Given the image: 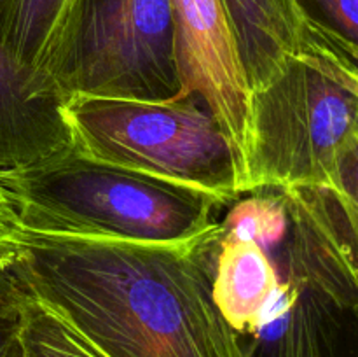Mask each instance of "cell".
Instances as JSON below:
<instances>
[{"mask_svg": "<svg viewBox=\"0 0 358 357\" xmlns=\"http://www.w3.org/2000/svg\"><path fill=\"white\" fill-rule=\"evenodd\" d=\"M358 48L308 24L303 44L250 91L245 188H327L357 203Z\"/></svg>", "mask_w": 358, "mask_h": 357, "instance_id": "3957f363", "label": "cell"}, {"mask_svg": "<svg viewBox=\"0 0 358 357\" xmlns=\"http://www.w3.org/2000/svg\"><path fill=\"white\" fill-rule=\"evenodd\" d=\"M20 226L34 233L184 245L217 230L215 196L69 150L0 172Z\"/></svg>", "mask_w": 358, "mask_h": 357, "instance_id": "277c9868", "label": "cell"}, {"mask_svg": "<svg viewBox=\"0 0 358 357\" xmlns=\"http://www.w3.org/2000/svg\"><path fill=\"white\" fill-rule=\"evenodd\" d=\"M217 231L166 245L20 227L0 237V265L105 357H245L212 298Z\"/></svg>", "mask_w": 358, "mask_h": 357, "instance_id": "6da1fadb", "label": "cell"}, {"mask_svg": "<svg viewBox=\"0 0 358 357\" xmlns=\"http://www.w3.org/2000/svg\"><path fill=\"white\" fill-rule=\"evenodd\" d=\"M38 70L63 100L187 97L171 0H66Z\"/></svg>", "mask_w": 358, "mask_h": 357, "instance_id": "8992f818", "label": "cell"}, {"mask_svg": "<svg viewBox=\"0 0 358 357\" xmlns=\"http://www.w3.org/2000/svg\"><path fill=\"white\" fill-rule=\"evenodd\" d=\"M210 261L217 310L236 336L250 335L278 284L275 265L257 241L222 233L220 224L210 241Z\"/></svg>", "mask_w": 358, "mask_h": 357, "instance_id": "9c48e42d", "label": "cell"}, {"mask_svg": "<svg viewBox=\"0 0 358 357\" xmlns=\"http://www.w3.org/2000/svg\"><path fill=\"white\" fill-rule=\"evenodd\" d=\"M65 100L41 70L0 46V172L35 167L73 149Z\"/></svg>", "mask_w": 358, "mask_h": 357, "instance_id": "ba28073f", "label": "cell"}, {"mask_svg": "<svg viewBox=\"0 0 358 357\" xmlns=\"http://www.w3.org/2000/svg\"><path fill=\"white\" fill-rule=\"evenodd\" d=\"M250 234L273 261L275 293L245 357H358V205L327 188H285Z\"/></svg>", "mask_w": 358, "mask_h": 357, "instance_id": "7a4b0ae2", "label": "cell"}, {"mask_svg": "<svg viewBox=\"0 0 358 357\" xmlns=\"http://www.w3.org/2000/svg\"><path fill=\"white\" fill-rule=\"evenodd\" d=\"M66 0H0V46L27 69L38 70Z\"/></svg>", "mask_w": 358, "mask_h": 357, "instance_id": "8fae6325", "label": "cell"}, {"mask_svg": "<svg viewBox=\"0 0 358 357\" xmlns=\"http://www.w3.org/2000/svg\"><path fill=\"white\" fill-rule=\"evenodd\" d=\"M63 111L83 156L199 189L224 205L245 195L233 144L198 94L164 102L73 97Z\"/></svg>", "mask_w": 358, "mask_h": 357, "instance_id": "5b68a950", "label": "cell"}, {"mask_svg": "<svg viewBox=\"0 0 358 357\" xmlns=\"http://www.w3.org/2000/svg\"><path fill=\"white\" fill-rule=\"evenodd\" d=\"M248 91L262 86L308 34L294 0H222Z\"/></svg>", "mask_w": 358, "mask_h": 357, "instance_id": "30bf717a", "label": "cell"}, {"mask_svg": "<svg viewBox=\"0 0 358 357\" xmlns=\"http://www.w3.org/2000/svg\"><path fill=\"white\" fill-rule=\"evenodd\" d=\"M21 321L10 357H105L65 318L23 294Z\"/></svg>", "mask_w": 358, "mask_h": 357, "instance_id": "7c38bea8", "label": "cell"}, {"mask_svg": "<svg viewBox=\"0 0 358 357\" xmlns=\"http://www.w3.org/2000/svg\"><path fill=\"white\" fill-rule=\"evenodd\" d=\"M21 301L23 294L14 301L0 303V357H10L14 349L21 321Z\"/></svg>", "mask_w": 358, "mask_h": 357, "instance_id": "5bb4252c", "label": "cell"}, {"mask_svg": "<svg viewBox=\"0 0 358 357\" xmlns=\"http://www.w3.org/2000/svg\"><path fill=\"white\" fill-rule=\"evenodd\" d=\"M306 24L358 48V0H294Z\"/></svg>", "mask_w": 358, "mask_h": 357, "instance_id": "4fadbf2b", "label": "cell"}, {"mask_svg": "<svg viewBox=\"0 0 358 357\" xmlns=\"http://www.w3.org/2000/svg\"><path fill=\"white\" fill-rule=\"evenodd\" d=\"M21 290L14 286L10 276L7 275L6 270L0 265V303H7V301H14L21 298Z\"/></svg>", "mask_w": 358, "mask_h": 357, "instance_id": "2e32d148", "label": "cell"}, {"mask_svg": "<svg viewBox=\"0 0 358 357\" xmlns=\"http://www.w3.org/2000/svg\"><path fill=\"white\" fill-rule=\"evenodd\" d=\"M20 227L21 226L16 212H14L13 205L9 203L2 186H0V237H6V234L13 233V231H17Z\"/></svg>", "mask_w": 358, "mask_h": 357, "instance_id": "9a60e30c", "label": "cell"}, {"mask_svg": "<svg viewBox=\"0 0 358 357\" xmlns=\"http://www.w3.org/2000/svg\"><path fill=\"white\" fill-rule=\"evenodd\" d=\"M185 94L210 107L243 172L248 91L222 0H171ZM247 192V188H245Z\"/></svg>", "mask_w": 358, "mask_h": 357, "instance_id": "52a82bcc", "label": "cell"}]
</instances>
